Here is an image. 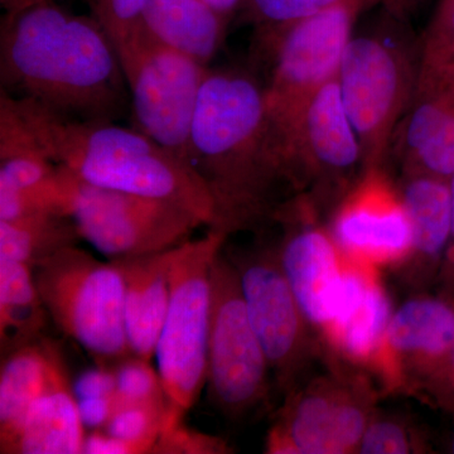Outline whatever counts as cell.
<instances>
[{"mask_svg":"<svg viewBox=\"0 0 454 454\" xmlns=\"http://www.w3.org/2000/svg\"><path fill=\"white\" fill-rule=\"evenodd\" d=\"M191 167L215 206L210 230L227 236L274 220L294 187L269 115L264 85L243 71L208 70L191 134Z\"/></svg>","mask_w":454,"mask_h":454,"instance_id":"1","label":"cell"},{"mask_svg":"<svg viewBox=\"0 0 454 454\" xmlns=\"http://www.w3.org/2000/svg\"><path fill=\"white\" fill-rule=\"evenodd\" d=\"M0 82L12 97L79 121H114L127 103L121 59L103 27L52 0L3 18Z\"/></svg>","mask_w":454,"mask_h":454,"instance_id":"2","label":"cell"},{"mask_svg":"<svg viewBox=\"0 0 454 454\" xmlns=\"http://www.w3.org/2000/svg\"><path fill=\"white\" fill-rule=\"evenodd\" d=\"M0 107L51 162L80 181L169 200L192 211L205 226L214 223V201L196 170L136 128L68 118L4 90Z\"/></svg>","mask_w":454,"mask_h":454,"instance_id":"3","label":"cell"},{"mask_svg":"<svg viewBox=\"0 0 454 454\" xmlns=\"http://www.w3.org/2000/svg\"><path fill=\"white\" fill-rule=\"evenodd\" d=\"M229 236L208 229L175 250L170 298L155 346L157 372L166 399L162 432L175 428L196 404L207 381L211 330V271Z\"/></svg>","mask_w":454,"mask_h":454,"instance_id":"4","label":"cell"},{"mask_svg":"<svg viewBox=\"0 0 454 454\" xmlns=\"http://www.w3.org/2000/svg\"><path fill=\"white\" fill-rule=\"evenodd\" d=\"M32 270L50 318L98 366L133 356L125 333L124 278L113 262L74 245Z\"/></svg>","mask_w":454,"mask_h":454,"instance_id":"5","label":"cell"},{"mask_svg":"<svg viewBox=\"0 0 454 454\" xmlns=\"http://www.w3.org/2000/svg\"><path fill=\"white\" fill-rule=\"evenodd\" d=\"M336 79L365 170L382 167L417 85L411 47L391 33L352 35Z\"/></svg>","mask_w":454,"mask_h":454,"instance_id":"6","label":"cell"},{"mask_svg":"<svg viewBox=\"0 0 454 454\" xmlns=\"http://www.w3.org/2000/svg\"><path fill=\"white\" fill-rule=\"evenodd\" d=\"M366 0H351L280 28L265 29L271 70L264 85L280 142L313 97L336 79L352 28Z\"/></svg>","mask_w":454,"mask_h":454,"instance_id":"7","label":"cell"},{"mask_svg":"<svg viewBox=\"0 0 454 454\" xmlns=\"http://www.w3.org/2000/svg\"><path fill=\"white\" fill-rule=\"evenodd\" d=\"M116 53L130 90L133 128L191 166V134L207 66L145 28Z\"/></svg>","mask_w":454,"mask_h":454,"instance_id":"8","label":"cell"},{"mask_svg":"<svg viewBox=\"0 0 454 454\" xmlns=\"http://www.w3.org/2000/svg\"><path fill=\"white\" fill-rule=\"evenodd\" d=\"M68 214L82 240L109 262L176 249L205 225L179 203L91 186L73 175Z\"/></svg>","mask_w":454,"mask_h":454,"instance_id":"9","label":"cell"},{"mask_svg":"<svg viewBox=\"0 0 454 454\" xmlns=\"http://www.w3.org/2000/svg\"><path fill=\"white\" fill-rule=\"evenodd\" d=\"M223 247L211 271L206 385L221 413L227 419L239 420L259 408L267 397L270 366L250 324L238 271Z\"/></svg>","mask_w":454,"mask_h":454,"instance_id":"10","label":"cell"},{"mask_svg":"<svg viewBox=\"0 0 454 454\" xmlns=\"http://www.w3.org/2000/svg\"><path fill=\"white\" fill-rule=\"evenodd\" d=\"M294 187L315 186L318 196H340L365 172L363 149L340 98L337 79L309 101L283 139Z\"/></svg>","mask_w":454,"mask_h":454,"instance_id":"11","label":"cell"},{"mask_svg":"<svg viewBox=\"0 0 454 454\" xmlns=\"http://www.w3.org/2000/svg\"><path fill=\"white\" fill-rule=\"evenodd\" d=\"M238 271L247 316L277 384L291 393L306 352V318L284 274L278 249L227 253Z\"/></svg>","mask_w":454,"mask_h":454,"instance_id":"12","label":"cell"},{"mask_svg":"<svg viewBox=\"0 0 454 454\" xmlns=\"http://www.w3.org/2000/svg\"><path fill=\"white\" fill-rule=\"evenodd\" d=\"M331 234L343 255L381 267L411 255L413 234L402 193L382 167L366 169L340 200Z\"/></svg>","mask_w":454,"mask_h":454,"instance_id":"13","label":"cell"},{"mask_svg":"<svg viewBox=\"0 0 454 454\" xmlns=\"http://www.w3.org/2000/svg\"><path fill=\"white\" fill-rule=\"evenodd\" d=\"M333 381H319L289 394L282 414L268 435L276 454L354 452L369 426V409L360 394Z\"/></svg>","mask_w":454,"mask_h":454,"instance_id":"14","label":"cell"},{"mask_svg":"<svg viewBox=\"0 0 454 454\" xmlns=\"http://www.w3.org/2000/svg\"><path fill=\"white\" fill-rule=\"evenodd\" d=\"M307 200L286 202L277 212L276 221L286 226L278 249L284 274L306 318L321 333L333 319L339 298L346 256L337 247L330 230L309 219Z\"/></svg>","mask_w":454,"mask_h":454,"instance_id":"15","label":"cell"},{"mask_svg":"<svg viewBox=\"0 0 454 454\" xmlns=\"http://www.w3.org/2000/svg\"><path fill=\"white\" fill-rule=\"evenodd\" d=\"M453 348V307L434 298H418L391 316L373 369L389 389H399L411 373L441 376Z\"/></svg>","mask_w":454,"mask_h":454,"instance_id":"16","label":"cell"},{"mask_svg":"<svg viewBox=\"0 0 454 454\" xmlns=\"http://www.w3.org/2000/svg\"><path fill=\"white\" fill-rule=\"evenodd\" d=\"M376 269L346 256L333 319L322 333L340 356L372 367L380 354L393 316L389 295Z\"/></svg>","mask_w":454,"mask_h":454,"instance_id":"17","label":"cell"},{"mask_svg":"<svg viewBox=\"0 0 454 454\" xmlns=\"http://www.w3.org/2000/svg\"><path fill=\"white\" fill-rule=\"evenodd\" d=\"M177 249V247H176ZM113 262L124 278V324L133 356L149 361L162 331L170 298L175 250Z\"/></svg>","mask_w":454,"mask_h":454,"instance_id":"18","label":"cell"},{"mask_svg":"<svg viewBox=\"0 0 454 454\" xmlns=\"http://www.w3.org/2000/svg\"><path fill=\"white\" fill-rule=\"evenodd\" d=\"M85 428L61 360L53 352L49 382L2 453H82Z\"/></svg>","mask_w":454,"mask_h":454,"instance_id":"19","label":"cell"},{"mask_svg":"<svg viewBox=\"0 0 454 454\" xmlns=\"http://www.w3.org/2000/svg\"><path fill=\"white\" fill-rule=\"evenodd\" d=\"M142 22L155 40L203 66L219 52L227 25L202 0H143Z\"/></svg>","mask_w":454,"mask_h":454,"instance_id":"20","label":"cell"},{"mask_svg":"<svg viewBox=\"0 0 454 454\" xmlns=\"http://www.w3.org/2000/svg\"><path fill=\"white\" fill-rule=\"evenodd\" d=\"M55 349L29 343L3 355L0 370V448L16 435L49 382Z\"/></svg>","mask_w":454,"mask_h":454,"instance_id":"21","label":"cell"},{"mask_svg":"<svg viewBox=\"0 0 454 454\" xmlns=\"http://www.w3.org/2000/svg\"><path fill=\"white\" fill-rule=\"evenodd\" d=\"M50 315L28 265L0 258V348L5 355L41 340Z\"/></svg>","mask_w":454,"mask_h":454,"instance_id":"22","label":"cell"},{"mask_svg":"<svg viewBox=\"0 0 454 454\" xmlns=\"http://www.w3.org/2000/svg\"><path fill=\"white\" fill-rule=\"evenodd\" d=\"M400 193L411 223V255L424 259L438 258L452 236L450 186L437 176L405 172Z\"/></svg>","mask_w":454,"mask_h":454,"instance_id":"23","label":"cell"},{"mask_svg":"<svg viewBox=\"0 0 454 454\" xmlns=\"http://www.w3.org/2000/svg\"><path fill=\"white\" fill-rule=\"evenodd\" d=\"M82 240L73 217L55 212L0 221V258L37 267Z\"/></svg>","mask_w":454,"mask_h":454,"instance_id":"24","label":"cell"},{"mask_svg":"<svg viewBox=\"0 0 454 454\" xmlns=\"http://www.w3.org/2000/svg\"><path fill=\"white\" fill-rule=\"evenodd\" d=\"M116 389L112 396L113 408L122 405H145L166 411V399L158 372L148 361L136 356L122 360L115 366Z\"/></svg>","mask_w":454,"mask_h":454,"instance_id":"25","label":"cell"},{"mask_svg":"<svg viewBox=\"0 0 454 454\" xmlns=\"http://www.w3.org/2000/svg\"><path fill=\"white\" fill-rule=\"evenodd\" d=\"M164 409L145 405H122L114 408L106 432L129 444L133 453L153 450L163 428Z\"/></svg>","mask_w":454,"mask_h":454,"instance_id":"26","label":"cell"},{"mask_svg":"<svg viewBox=\"0 0 454 454\" xmlns=\"http://www.w3.org/2000/svg\"><path fill=\"white\" fill-rule=\"evenodd\" d=\"M92 17L103 27L115 50L121 49L143 28V0H88Z\"/></svg>","mask_w":454,"mask_h":454,"instance_id":"27","label":"cell"},{"mask_svg":"<svg viewBox=\"0 0 454 454\" xmlns=\"http://www.w3.org/2000/svg\"><path fill=\"white\" fill-rule=\"evenodd\" d=\"M403 167L404 172L428 173L441 178L454 175V107L426 145Z\"/></svg>","mask_w":454,"mask_h":454,"instance_id":"28","label":"cell"},{"mask_svg":"<svg viewBox=\"0 0 454 454\" xmlns=\"http://www.w3.org/2000/svg\"><path fill=\"white\" fill-rule=\"evenodd\" d=\"M351 0H250L254 14L264 29L280 28L316 16ZM369 4V0H366Z\"/></svg>","mask_w":454,"mask_h":454,"instance_id":"29","label":"cell"},{"mask_svg":"<svg viewBox=\"0 0 454 454\" xmlns=\"http://www.w3.org/2000/svg\"><path fill=\"white\" fill-rule=\"evenodd\" d=\"M357 450L363 454H405L413 450V441L399 422L373 420L366 427Z\"/></svg>","mask_w":454,"mask_h":454,"instance_id":"30","label":"cell"},{"mask_svg":"<svg viewBox=\"0 0 454 454\" xmlns=\"http://www.w3.org/2000/svg\"><path fill=\"white\" fill-rule=\"evenodd\" d=\"M454 53V0H444L423 52L420 70H437Z\"/></svg>","mask_w":454,"mask_h":454,"instance_id":"31","label":"cell"},{"mask_svg":"<svg viewBox=\"0 0 454 454\" xmlns=\"http://www.w3.org/2000/svg\"><path fill=\"white\" fill-rule=\"evenodd\" d=\"M155 453H225V443L219 438H211L200 433L190 432L178 424L175 428L160 433Z\"/></svg>","mask_w":454,"mask_h":454,"instance_id":"32","label":"cell"},{"mask_svg":"<svg viewBox=\"0 0 454 454\" xmlns=\"http://www.w3.org/2000/svg\"><path fill=\"white\" fill-rule=\"evenodd\" d=\"M71 389L76 400L86 397H112L116 389L115 375L106 367L83 370L74 378Z\"/></svg>","mask_w":454,"mask_h":454,"instance_id":"33","label":"cell"},{"mask_svg":"<svg viewBox=\"0 0 454 454\" xmlns=\"http://www.w3.org/2000/svg\"><path fill=\"white\" fill-rule=\"evenodd\" d=\"M83 428L98 430L106 427L113 414L112 397H86L76 400Z\"/></svg>","mask_w":454,"mask_h":454,"instance_id":"34","label":"cell"},{"mask_svg":"<svg viewBox=\"0 0 454 454\" xmlns=\"http://www.w3.org/2000/svg\"><path fill=\"white\" fill-rule=\"evenodd\" d=\"M82 453L86 454H128L133 453L129 444L112 437L106 432L92 430L83 439Z\"/></svg>","mask_w":454,"mask_h":454,"instance_id":"35","label":"cell"},{"mask_svg":"<svg viewBox=\"0 0 454 454\" xmlns=\"http://www.w3.org/2000/svg\"><path fill=\"white\" fill-rule=\"evenodd\" d=\"M370 3H379L387 9L390 17L402 23L413 14L418 0H369V4Z\"/></svg>","mask_w":454,"mask_h":454,"instance_id":"36","label":"cell"},{"mask_svg":"<svg viewBox=\"0 0 454 454\" xmlns=\"http://www.w3.org/2000/svg\"><path fill=\"white\" fill-rule=\"evenodd\" d=\"M202 2L214 9L221 17L229 20L230 16L234 14V12L243 0H202Z\"/></svg>","mask_w":454,"mask_h":454,"instance_id":"37","label":"cell"},{"mask_svg":"<svg viewBox=\"0 0 454 454\" xmlns=\"http://www.w3.org/2000/svg\"><path fill=\"white\" fill-rule=\"evenodd\" d=\"M50 2V0H0V4L5 9L7 13H14V12L23 11L41 3Z\"/></svg>","mask_w":454,"mask_h":454,"instance_id":"38","label":"cell"},{"mask_svg":"<svg viewBox=\"0 0 454 454\" xmlns=\"http://www.w3.org/2000/svg\"><path fill=\"white\" fill-rule=\"evenodd\" d=\"M442 375L446 379L448 387H450V390H452L454 394V348L452 355H450V361H448L446 369H444Z\"/></svg>","mask_w":454,"mask_h":454,"instance_id":"39","label":"cell"},{"mask_svg":"<svg viewBox=\"0 0 454 454\" xmlns=\"http://www.w3.org/2000/svg\"><path fill=\"white\" fill-rule=\"evenodd\" d=\"M450 202H452V236L454 238V175L452 176V184H450Z\"/></svg>","mask_w":454,"mask_h":454,"instance_id":"40","label":"cell"},{"mask_svg":"<svg viewBox=\"0 0 454 454\" xmlns=\"http://www.w3.org/2000/svg\"><path fill=\"white\" fill-rule=\"evenodd\" d=\"M452 450H453V453H454V438H453V442H452Z\"/></svg>","mask_w":454,"mask_h":454,"instance_id":"41","label":"cell"}]
</instances>
